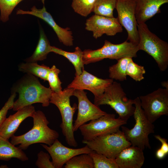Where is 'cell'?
<instances>
[{
	"label": "cell",
	"instance_id": "4dcf8cb0",
	"mask_svg": "<svg viewBox=\"0 0 168 168\" xmlns=\"http://www.w3.org/2000/svg\"><path fill=\"white\" fill-rule=\"evenodd\" d=\"M146 73L144 66L138 65L131 60L128 63L126 70L127 75L136 82H140L144 79L143 74Z\"/></svg>",
	"mask_w": 168,
	"mask_h": 168
},
{
	"label": "cell",
	"instance_id": "d6a6232c",
	"mask_svg": "<svg viewBox=\"0 0 168 168\" xmlns=\"http://www.w3.org/2000/svg\"><path fill=\"white\" fill-rule=\"evenodd\" d=\"M16 93H12L4 105L0 110V126L6 118L9 110L12 109Z\"/></svg>",
	"mask_w": 168,
	"mask_h": 168
},
{
	"label": "cell",
	"instance_id": "e575fe53",
	"mask_svg": "<svg viewBox=\"0 0 168 168\" xmlns=\"http://www.w3.org/2000/svg\"><path fill=\"white\" fill-rule=\"evenodd\" d=\"M166 155V154L160 148L158 149L156 152V157L160 160L163 159Z\"/></svg>",
	"mask_w": 168,
	"mask_h": 168
},
{
	"label": "cell",
	"instance_id": "ac0fdd59",
	"mask_svg": "<svg viewBox=\"0 0 168 168\" xmlns=\"http://www.w3.org/2000/svg\"><path fill=\"white\" fill-rule=\"evenodd\" d=\"M143 151L132 145L124 148L114 159L119 168H141L145 161Z\"/></svg>",
	"mask_w": 168,
	"mask_h": 168
},
{
	"label": "cell",
	"instance_id": "8992f818",
	"mask_svg": "<svg viewBox=\"0 0 168 168\" xmlns=\"http://www.w3.org/2000/svg\"><path fill=\"white\" fill-rule=\"evenodd\" d=\"M94 104L99 106L108 105L118 114L119 118L127 121L133 115L135 107L134 99H128L120 83L113 82L100 97L94 98Z\"/></svg>",
	"mask_w": 168,
	"mask_h": 168
},
{
	"label": "cell",
	"instance_id": "836d02e7",
	"mask_svg": "<svg viewBox=\"0 0 168 168\" xmlns=\"http://www.w3.org/2000/svg\"><path fill=\"white\" fill-rule=\"evenodd\" d=\"M155 138L159 141L161 143L160 148L165 152L167 155L168 154V143L167 139L162 137L159 135L154 136Z\"/></svg>",
	"mask_w": 168,
	"mask_h": 168
},
{
	"label": "cell",
	"instance_id": "d6986e66",
	"mask_svg": "<svg viewBox=\"0 0 168 168\" xmlns=\"http://www.w3.org/2000/svg\"><path fill=\"white\" fill-rule=\"evenodd\" d=\"M135 14L138 24L145 23L161 12L160 7L168 0H135Z\"/></svg>",
	"mask_w": 168,
	"mask_h": 168
},
{
	"label": "cell",
	"instance_id": "4316f807",
	"mask_svg": "<svg viewBox=\"0 0 168 168\" xmlns=\"http://www.w3.org/2000/svg\"><path fill=\"white\" fill-rule=\"evenodd\" d=\"M96 0H72L71 7L76 13L86 17L93 12Z\"/></svg>",
	"mask_w": 168,
	"mask_h": 168
},
{
	"label": "cell",
	"instance_id": "3957f363",
	"mask_svg": "<svg viewBox=\"0 0 168 168\" xmlns=\"http://www.w3.org/2000/svg\"><path fill=\"white\" fill-rule=\"evenodd\" d=\"M74 90L67 87L59 93L53 92L50 103L55 105L60 112L62 118L60 127L66 142L70 146L76 147L77 143L74 136L73 118L77 107L75 103L72 106L70 103V98L73 96Z\"/></svg>",
	"mask_w": 168,
	"mask_h": 168
},
{
	"label": "cell",
	"instance_id": "603a6c76",
	"mask_svg": "<svg viewBox=\"0 0 168 168\" xmlns=\"http://www.w3.org/2000/svg\"><path fill=\"white\" fill-rule=\"evenodd\" d=\"M50 69L49 67L43 64H38L37 62H26L21 63L18 66L19 71L39 77L44 81H47Z\"/></svg>",
	"mask_w": 168,
	"mask_h": 168
},
{
	"label": "cell",
	"instance_id": "9a60e30c",
	"mask_svg": "<svg viewBox=\"0 0 168 168\" xmlns=\"http://www.w3.org/2000/svg\"><path fill=\"white\" fill-rule=\"evenodd\" d=\"M51 157L54 168H62L74 156L83 153L89 154L92 151L87 145L78 148H72L64 146L56 139L50 145L41 144Z\"/></svg>",
	"mask_w": 168,
	"mask_h": 168
},
{
	"label": "cell",
	"instance_id": "f1b7e54d",
	"mask_svg": "<svg viewBox=\"0 0 168 168\" xmlns=\"http://www.w3.org/2000/svg\"><path fill=\"white\" fill-rule=\"evenodd\" d=\"M23 0H0V20L6 22L15 7Z\"/></svg>",
	"mask_w": 168,
	"mask_h": 168
},
{
	"label": "cell",
	"instance_id": "e0dca14e",
	"mask_svg": "<svg viewBox=\"0 0 168 168\" xmlns=\"http://www.w3.org/2000/svg\"><path fill=\"white\" fill-rule=\"evenodd\" d=\"M35 111L32 105L17 110L14 114L6 118L0 126V136L9 140L16 131L21 124L28 117H31Z\"/></svg>",
	"mask_w": 168,
	"mask_h": 168
},
{
	"label": "cell",
	"instance_id": "8fae6325",
	"mask_svg": "<svg viewBox=\"0 0 168 168\" xmlns=\"http://www.w3.org/2000/svg\"><path fill=\"white\" fill-rule=\"evenodd\" d=\"M135 7V0H117L115 9L120 24L127 32V40L138 45L139 38Z\"/></svg>",
	"mask_w": 168,
	"mask_h": 168
},
{
	"label": "cell",
	"instance_id": "30bf717a",
	"mask_svg": "<svg viewBox=\"0 0 168 168\" xmlns=\"http://www.w3.org/2000/svg\"><path fill=\"white\" fill-rule=\"evenodd\" d=\"M139 97L144 114L152 123L161 116L168 115V89L159 88Z\"/></svg>",
	"mask_w": 168,
	"mask_h": 168
},
{
	"label": "cell",
	"instance_id": "6da1fadb",
	"mask_svg": "<svg viewBox=\"0 0 168 168\" xmlns=\"http://www.w3.org/2000/svg\"><path fill=\"white\" fill-rule=\"evenodd\" d=\"M40 83L38 77L26 73L13 85L11 93H18L17 99L13 104L12 109L17 111L25 106L35 103H41L43 107L48 106L53 93Z\"/></svg>",
	"mask_w": 168,
	"mask_h": 168
},
{
	"label": "cell",
	"instance_id": "f546056e",
	"mask_svg": "<svg viewBox=\"0 0 168 168\" xmlns=\"http://www.w3.org/2000/svg\"><path fill=\"white\" fill-rule=\"evenodd\" d=\"M60 70L53 65L50 69L47 76V81L49 85V88L53 92L59 93L62 90L61 86L62 82L60 81L58 75Z\"/></svg>",
	"mask_w": 168,
	"mask_h": 168
},
{
	"label": "cell",
	"instance_id": "ba28073f",
	"mask_svg": "<svg viewBox=\"0 0 168 168\" xmlns=\"http://www.w3.org/2000/svg\"><path fill=\"white\" fill-rule=\"evenodd\" d=\"M92 151L115 159L124 148L131 145L122 131L99 136L89 141H82Z\"/></svg>",
	"mask_w": 168,
	"mask_h": 168
},
{
	"label": "cell",
	"instance_id": "d4e9b609",
	"mask_svg": "<svg viewBox=\"0 0 168 168\" xmlns=\"http://www.w3.org/2000/svg\"><path fill=\"white\" fill-rule=\"evenodd\" d=\"M117 1V0H96L93 12L95 15L114 17L113 11Z\"/></svg>",
	"mask_w": 168,
	"mask_h": 168
},
{
	"label": "cell",
	"instance_id": "83f0119b",
	"mask_svg": "<svg viewBox=\"0 0 168 168\" xmlns=\"http://www.w3.org/2000/svg\"><path fill=\"white\" fill-rule=\"evenodd\" d=\"M89 154L92 159L94 168H119L114 159L94 151Z\"/></svg>",
	"mask_w": 168,
	"mask_h": 168
},
{
	"label": "cell",
	"instance_id": "d590c367",
	"mask_svg": "<svg viewBox=\"0 0 168 168\" xmlns=\"http://www.w3.org/2000/svg\"><path fill=\"white\" fill-rule=\"evenodd\" d=\"M161 84L162 86L165 87V89H168V82L167 81H163L161 82Z\"/></svg>",
	"mask_w": 168,
	"mask_h": 168
},
{
	"label": "cell",
	"instance_id": "5b68a950",
	"mask_svg": "<svg viewBox=\"0 0 168 168\" xmlns=\"http://www.w3.org/2000/svg\"><path fill=\"white\" fill-rule=\"evenodd\" d=\"M139 50L144 51L155 60L160 70L166 71L168 66V44L151 32L145 23L138 24Z\"/></svg>",
	"mask_w": 168,
	"mask_h": 168
},
{
	"label": "cell",
	"instance_id": "5bb4252c",
	"mask_svg": "<svg viewBox=\"0 0 168 168\" xmlns=\"http://www.w3.org/2000/svg\"><path fill=\"white\" fill-rule=\"evenodd\" d=\"M113 82V80L111 78L103 79L98 78L84 69L81 74L75 76L67 87L74 89L88 90L93 94L94 98H96L102 96L106 89Z\"/></svg>",
	"mask_w": 168,
	"mask_h": 168
},
{
	"label": "cell",
	"instance_id": "484cf974",
	"mask_svg": "<svg viewBox=\"0 0 168 168\" xmlns=\"http://www.w3.org/2000/svg\"><path fill=\"white\" fill-rule=\"evenodd\" d=\"M65 168H94L92 159L89 154L75 156L63 166Z\"/></svg>",
	"mask_w": 168,
	"mask_h": 168
},
{
	"label": "cell",
	"instance_id": "52a82bcc",
	"mask_svg": "<svg viewBox=\"0 0 168 168\" xmlns=\"http://www.w3.org/2000/svg\"><path fill=\"white\" fill-rule=\"evenodd\" d=\"M139 50L138 45L127 40L119 44H113L105 40L103 46L96 50L86 49L83 51L84 64L102 60L105 58L117 60L124 57H137Z\"/></svg>",
	"mask_w": 168,
	"mask_h": 168
},
{
	"label": "cell",
	"instance_id": "8d00e7d4",
	"mask_svg": "<svg viewBox=\"0 0 168 168\" xmlns=\"http://www.w3.org/2000/svg\"><path fill=\"white\" fill-rule=\"evenodd\" d=\"M42 2H44L45 0H41Z\"/></svg>",
	"mask_w": 168,
	"mask_h": 168
},
{
	"label": "cell",
	"instance_id": "7402d4cb",
	"mask_svg": "<svg viewBox=\"0 0 168 168\" xmlns=\"http://www.w3.org/2000/svg\"><path fill=\"white\" fill-rule=\"evenodd\" d=\"M51 47L44 30H40V37L38 44L32 55L25 60L26 62H37L44 60L51 52Z\"/></svg>",
	"mask_w": 168,
	"mask_h": 168
},
{
	"label": "cell",
	"instance_id": "9c48e42d",
	"mask_svg": "<svg viewBox=\"0 0 168 168\" xmlns=\"http://www.w3.org/2000/svg\"><path fill=\"white\" fill-rule=\"evenodd\" d=\"M127 121L115 118L114 114H108L85 124L79 128L83 137V141L91 140L100 136L115 133Z\"/></svg>",
	"mask_w": 168,
	"mask_h": 168
},
{
	"label": "cell",
	"instance_id": "277c9868",
	"mask_svg": "<svg viewBox=\"0 0 168 168\" xmlns=\"http://www.w3.org/2000/svg\"><path fill=\"white\" fill-rule=\"evenodd\" d=\"M134 100L135 109L133 115L135 124L131 129L121 126L122 131L131 145L137 147L143 150L145 148L150 149L148 136L151 133L155 132L154 126L145 115L141 107L139 97L134 99Z\"/></svg>",
	"mask_w": 168,
	"mask_h": 168
},
{
	"label": "cell",
	"instance_id": "4fadbf2b",
	"mask_svg": "<svg viewBox=\"0 0 168 168\" xmlns=\"http://www.w3.org/2000/svg\"><path fill=\"white\" fill-rule=\"evenodd\" d=\"M85 29L92 32L95 39L104 34L113 36L122 32L123 29L117 18L110 17L94 14L87 19L85 23Z\"/></svg>",
	"mask_w": 168,
	"mask_h": 168
},
{
	"label": "cell",
	"instance_id": "2e32d148",
	"mask_svg": "<svg viewBox=\"0 0 168 168\" xmlns=\"http://www.w3.org/2000/svg\"><path fill=\"white\" fill-rule=\"evenodd\" d=\"M16 14L30 15L42 20L52 27L60 42L66 46H71L73 45L74 39L70 28H63L58 26L50 13L47 11L44 6L41 9H38L36 6H33L31 8L30 11H26L18 9Z\"/></svg>",
	"mask_w": 168,
	"mask_h": 168
},
{
	"label": "cell",
	"instance_id": "7c38bea8",
	"mask_svg": "<svg viewBox=\"0 0 168 168\" xmlns=\"http://www.w3.org/2000/svg\"><path fill=\"white\" fill-rule=\"evenodd\" d=\"M87 93L84 90L75 89L73 96H76L78 100V113L77 118L73 124L74 131L86 123L96 119L107 114L101 110L88 99Z\"/></svg>",
	"mask_w": 168,
	"mask_h": 168
},
{
	"label": "cell",
	"instance_id": "cb8c5ba5",
	"mask_svg": "<svg viewBox=\"0 0 168 168\" xmlns=\"http://www.w3.org/2000/svg\"><path fill=\"white\" fill-rule=\"evenodd\" d=\"M132 59V58L130 57H124L117 59L116 63L109 67V77L120 81L126 80L127 66L128 63Z\"/></svg>",
	"mask_w": 168,
	"mask_h": 168
},
{
	"label": "cell",
	"instance_id": "44dd1931",
	"mask_svg": "<svg viewBox=\"0 0 168 168\" xmlns=\"http://www.w3.org/2000/svg\"><path fill=\"white\" fill-rule=\"evenodd\" d=\"M51 52L62 55L67 59L73 65L75 71V76L81 74L84 69V63L83 60V51L78 47H76L73 52L63 50L54 46H51Z\"/></svg>",
	"mask_w": 168,
	"mask_h": 168
},
{
	"label": "cell",
	"instance_id": "ffe728a7",
	"mask_svg": "<svg viewBox=\"0 0 168 168\" xmlns=\"http://www.w3.org/2000/svg\"><path fill=\"white\" fill-rule=\"evenodd\" d=\"M16 158L22 161L28 160L23 150L13 145L8 139L0 136V160L8 161Z\"/></svg>",
	"mask_w": 168,
	"mask_h": 168
},
{
	"label": "cell",
	"instance_id": "7a4b0ae2",
	"mask_svg": "<svg viewBox=\"0 0 168 168\" xmlns=\"http://www.w3.org/2000/svg\"><path fill=\"white\" fill-rule=\"evenodd\" d=\"M33 125L29 131L21 135H13L10 142L22 150L36 143H43L49 146L52 144L59 137L58 133L48 126L49 122L44 113L40 110L35 111L31 117Z\"/></svg>",
	"mask_w": 168,
	"mask_h": 168
},
{
	"label": "cell",
	"instance_id": "1f68e13d",
	"mask_svg": "<svg viewBox=\"0 0 168 168\" xmlns=\"http://www.w3.org/2000/svg\"><path fill=\"white\" fill-rule=\"evenodd\" d=\"M50 156L48 153L40 151L37 154L35 165L39 168H54L50 159Z\"/></svg>",
	"mask_w": 168,
	"mask_h": 168
}]
</instances>
